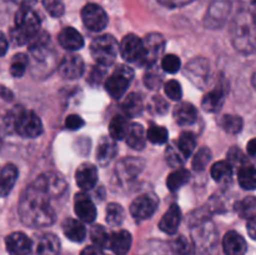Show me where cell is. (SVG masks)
I'll list each match as a JSON object with an SVG mask.
<instances>
[{"label": "cell", "instance_id": "obj_47", "mask_svg": "<svg viewBox=\"0 0 256 255\" xmlns=\"http://www.w3.org/2000/svg\"><path fill=\"white\" fill-rule=\"evenodd\" d=\"M148 108H149V110L152 112V114L162 115L168 112L169 104H168V102L164 99V98L159 96V95H155V96H152V99L150 100Z\"/></svg>", "mask_w": 256, "mask_h": 255}, {"label": "cell", "instance_id": "obj_48", "mask_svg": "<svg viewBox=\"0 0 256 255\" xmlns=\"http://www.w3.org/2000/svg\"><path fill=\"white\" fill-rule=\"evenodd\" d=\"M165 94L168 98H170L172 100H180L182 96V85L176 80H169V82L165 84Z\"/></svg>", "mask_w": 256, "mask_h": 255}, {"label": "cell", "instance_id": "obj_9", "mask_svg": "<svg viewBox=\"0 0 256 255\" xmlns=\"http://www.w3.org/2000/svg\"><path fill=\"white\" fill-rule=\"evenodd\" d=\"M32 185L49 199L50 198L60 196L65 192V188H66V182H65L64 178L55 172H42L32 182Z\"/></svg>", "mask_w": 256, "mask_h": 255}, {"label": "cell", "instance_id": "obj_12", "mask_svg": "<svg viewBox=\"0 0 256 255\" xmlns=\"http://www.w3.org/2000/svg\"><path fill=\"white\" fill-rule=\"evenodd\" d=\"M82 19L90 32H102L108 24L105 10L98 4H86L82 10Z\"/></svg>", "mask_w": 256, "mask_h": 255}, {"label": "cell", "instance_id": "obj_41", "mask_svg": "<svg viewBox=\"0 0 256 255\" xmlns=\"http://www.w3.org/2000/svg\"><path fill=\"white\" fill-rule=\"evenodd\" d=\"M28 64H29V59L25 54H16L14 55L10 64V74L14 78H22L24 72H26Z\"/></svg>", "mask_w": 256, "mask_h": 255}, {"label": "cell", "instance_id": "obj_51", "mask_svg": "<svg viewBox=\"0 0 256 255\" xmlns=\"http://www.w3.org/2000/svg\"><path fill=\"white\" fill-rule=\"evenodd\" d=\"M172 246H174L175 252H176L178 255H189L190 252H192L189 242H188L184 236L178 238L174 242V244H172Z\"/></svg>", "mask_w": 256, "mask_h": 255}, {"label": "cell", "instance_id": "obj_22", "mask_svg": "<svg viewBox=\"0 0 256 255\" xmlns=\"http://www.w3.org/2000/svg\"><path fill=\"white\" fill-rule=\"evenodd\" d=\"M222 249L225 255H245L248 244L244 238L236 232H228L222 239Z\"/></svg>", "mask_w": 256, "mask_h": 255}, {"label": "cell", "instance_id": "obj_39", "mask_svg": "<svg viewBox=\"0 0 256 255\" xmlns=\"http://www.w3.org/2000/svg\"><path fill=\"white\" fill-rule=\"evenodd\" d=\"M125 212L122 206L116 202H110L106 208V222L112 226H118L124 222Z\"/></svg>", "mask_w": 256, "mask_h": 255}, {"label": "cell", "instance_id": "obj_53", "mask_svg": "<svg viewBox=\"0 0 256 255\" xmlns=\"http://www.w3.org/2000/svg\"><path fill=\"white\" fill-rule=\"evenodd\" d=\"M85 124V122L82 120V116L76 114H72L65 119V126L69 130H78Z\"/></svg>", "mask_w": 256, "mask_h": 255}, {"label": "cell", "instance_id": "obj_50", "mask_svg": "<svg viewBox=\"0 0 256 255\" xmlns=\"http://www.w3.org/2000/svg\"><path fill=\"white\" fill-rule=\"evenodd\" d=\"M105 78H106V69H105V66H102V65L98 64L96 66H92L88 80H89V82L92 85H98L100 84Z\"/></svg>", "mask_w": 256, "mask_h": 255}, {"label": "cell", "instance_id": "obj_27", "mask_svg": "<svg viewBox=\"0 0 256 255\" xmlns=\"http://www.w3.org/2000/svg\"><path fill=\"white\" fill-rule=\"evenodd\" d=\"M62 232L69 240L74 242H82L86 238V229L82 220L79 219H65L62 222Z\"/></svg>", "mask_w": 256, "mask_h": 255}, {"label": "cell", "instance_id": "obj_34", "mask_svg": "<svg viewBox=\"0 0 256 255\" xmlns=\"http://www.w3.org/2000/svg\"><path fill=\"white\" fill-rule=\"evenodd\" d=\"M196 148V138L192 132H185L180 135L179 140H178V148L179 152L184 159L189 158L192 154L194 149Z\"/></svg>", "mask_w": 256, "mask_h": 255}, {"label": "cell", "instance_id": "obj_13", "mask_svg": "<svg viewBox=\"0 0 256 255\" xmlns=\"http://www.w3.org/2000/svg\"><path fill=\"white\" fill-rule=\"evenodd\" d=\"M142 44H144V56H142L140 65L149 66V65L155 64L165 46L162 35L158 34V32H152V34L145 36V39L142 40Z\"/></svg>", "mask_w": 256, "mask_h": 255}, {"label": "cell", "instance_id": "obj_36", "mask_svg": "<svg viewBox=\"0 0 256 255\" xmlns=\"http://www.w3.org/2000/svg\"><path fill=\"white\" fill-rule=\"evenodd\" d=\"M235 210L242 219H252L256 216V198L246 196L235 204Z\"/></svg>", "mask_w": 256, "mask_h": 255}, {"label": "cell", "instance_id": "obj_7", "mask_svg": "<svg viewBox=\"0 0 256 255\" xmlns=\"http://www.w3.org/2000/svg\"><path fill=\"white\" fill-rule=\"evenodd\" d=\"M134 78V70L128 65H119L105 82V90L112 99H120L124 96Z\"/></svg>", "mask_w": 256, "mask_h": 255}, {"label": "cell", "instance_id": "obj_23", "mask_svg": "<svg viewBox=\"0 0 256 255\" xmlns=\"http://www.w3.org/2000/svg\"><path fill=\"white\" fill-rule=\"evenodd\" d=\"M58 42H59L60 46L69 52H75L84 46V38L74 28L62 29L58 36Z\"/></svg>", "mask_w": 256, "mask_h": 255}, {"label": "cell", "instance_id": "obj_55", "mask_svg": "<svg viewBox=\"0 0 256 255\" xmlns=\"http://www.w3.org/2000/svg\"><path fill=\"white\" fill-rule=\"evenodd\" d=\"M246 228H248V234H249V236L252 238V239L256 240V216L249 219Z\"/></svg>", "mask_w": 256, "mask_h": 255}, {"label": "cell", "instance_id": "obj_6", "mask_svg": "<svg viewBox=\"0 0 256 255\" xmlns=\"http://www.w3.org/2000/svg\"><path fill=\"white\" fill-rule=\"evenodd\" d=\"M119 44L112 35L104 34L95 38L90 44V54L99 65L108 68L116 60Z\"/></svg>", "mask_w": 256, "mask_h": 255}, {"label": "cell", "instance_id": "obj_56", "mask_svg": "<svg viewBox=\"0 0 256 255\" xmlns=\"http://www.w3.org/2000/svg\"><path fill=\"white\" fill-rule=\"evenodd\" d=\"M8 52V39L2 32H0V56L6 54Z\"/></svg>", "mask_w": 256, "mask_h": 255}, {"label": "cell", "instance_id": "obj_28", "mask_svg": "<svg viewBox=\"0 0 256 255\" xmlns=\"http://www.w3.org/2000/svg\"><path fill=\"white\" fill-rule=\"evenodd\" d=\"M18 168L14 164H6L2 170H0V198H4L12 192L16 182Z\"/></svg>", "mask_w": 256, "mask_h": 255}, {"label": "cell", "instance_id": "obj_5", "mask_svg": "<svg viewBox=\"0 0 256 255\" xmlns=\"http://www.w3.org/2000/svg\"><path fill=\"white\" fill-rule=\"evenodd\" d=\"M192 242L196 255H215L218 244V232L214 224L209 220L199 222L192 228Z\"/></svg>", "mask_w": 256, "mask_h": 255}, {"label": "cell", "instance_id": "obj_26", "mask_svg": "<svg viewBox=\"0 0 256 255\" xmlns=\"http://www.w3.org/2000/svg\"><path fill=\"white\" fill-rule=\"evenodd\" d=\"M225 95H226V89L222 85H218L215 89H212L202 98V109L209 112H218L224 104Z\"/></svg>", "mask_w": 256, "mask_h": 255}, {"label": "cell", "instance_id": "obj_40", "mask_svg": "<svg viewBox=\"0 0 256 255\" xmlns=\"http://www.w3.org/2000/svg\"><path fill=\"white\" fill-rule=\"evenodd\" d=\"M90 239L94 242L95 246L108 248L109 246L110 235L108 234L106 229L102 225H94L90 230Z\"/></svg>", "mask_w": 256, "mask_h": 255}, {"label": "cell", "instance_id": "obj_21", "mask_svg": "<svg viewBox=\"0 0 256 255\" xmlns=\"http://www.w3.org/2000/svg\"><path fill=\"white\" fill-rule=\"evenodd\" d=\"M118 154V145L112 138L102 136L98 144L96 162L100 166H106Z\"/></svg>", "mask_w": 256, "mask_h": 255}, {"label": "cell", "instance_id": "obj_57", "mask_svg": "<svg viewBox=\"0 0 256 255\" xmlns=\"http://www.w3.org/2000/svg\"><path fill=\"white\" fill-rule=\"evenodd\" d=\"M246 150H248V154H249L250 156L256 158V138H254V139H252L249 142H248Z\"/></svg>", "mask_w": 256, "mask_h": 255}, {"label": "cell", "instance_id": "obj_2", "mask_svg": "<svg viewBox=\"0 0 256 255\" xmlns=\"http://www.w3.org/2000/svg\"><path fill=\"white\" fill-rule=\"evenodd\" d=\"M232 42L238 52L242 54L256 52V22L252 12H242L235 16L232 24Z\"/></svg>", "mask_w": 256, "mask_h": 255}, {"label": "cell", "instance_id": "obj_49", "mask_svg": "<svg viewBox=\"0 0 256 255\" xmlns=\"http://www.w3.org/2000/svg\"><path fill=\"white\" fill-rule=\"evenodd\" d=\"M228 162L232 166L234 165H239V166H242L246 162V158H245L244 152L239 149L238 146H232V149L228 152Z\"/></svg>", "mask_w": 256, "mask_h": 255}, {"label": "cell", "instance_id": "obj_15", "mask_svg": "<svg viewBox=\"0 0 256 255\" xmlns=\"http://www.w3.org/2000/svg\"><path fill=\"white\" fill-rule=\"evenodd\" d=\"M158 208V202L149 194L135 198L130 205V214L136 220H146L152 216Z\"/></svg>", "mask_w": 256, "mask_h": 255}, {"label": "cell", "instance_id": "obj_32", "mask_svg": "<svg viewBox=\"0 0 256 255\" xmlns=\"http://www.w3.org/2000/svg\"><path fill=\"white\" fill-rule=\"evenodd\" d=\"M129 122H128L126 116L124 115H116L112 119L109 125V136L116 142V140H122L126 136L128 129H129Z\"/></svg>", "mask_w": 256, "mask_h": 255}, {"label": "cell", "instance_id": "obj_60", "mask_svg": "<svg viewBox=\"0 0 256 255\" xmlns=\"http://www.w3.org/2000/svg\"><path fill=\"white\" fill-rule=\"evenodd\" d=\"M250 12H252V19H254L255 22H256V4H255V6L252 8V10H250Z\"/></svg>", "mask_w": 256, "mask_h": 255}, {"label": "cell", "instance_id": "obj_1", "mask_svg": "<svg viewBox=\"0 0 256 255\" xmlns=\"http://www.w3.org/2000/svg\"><path fill=\"white\" fill-rule=\"evenodd\" d=\"M18 212L22 222L30 228H45L55 222V212L50 205L49 198L32 184L22 194Z\"/></svg>", "mask_w": 256, "mask_h": 255}, {"label": "cell", "instance_id": "obj_33", "mask_svg": "<svg viewBox=\"0 0 256 255\" xmlns=\"http://www.w3.org/2000/svg\"><path fill=\"white\" fill-rule=\"evenodd\" d=\"M239 185L245 190L256 189V169L252 165H242L238 172Z\"/></svg>", "mask_w": 256, "mask_h": 255}, {"label": "cell", "instance_id": "obj_31", "mask_svg": "<svg viewBox=\"0 0 256 255\" xmlns=\"http://www.w3.org/2000/svg\"><path fill=\"white\" fill-rule=\"evenodd\" d=\"M122 109L126 118H134L142 114V109H144V102H142V95L138 92H132L128 95L122 102Z\"/></svg>", "mask_w": 256, "mask_h": 255}, {"label": "cell", "instance_id": "obj_62", "mask_svg": "<svg viewBox=\"0 0 256 255\" xmlns=\"http://www.w3.org/2000/svg\"><path fill=\"white\" fill-rule=\"evenodd\" d=\"M252 4H256V0H252Z\"/></svg>", "mask_w": 256, "mask_h": 255}, {"label": "cell", "instance_id": "obj_43", "mask_svg": "<svg viewBox=\"0 0 256 255\" xmlns=\"http://www.w3.org/2000/svg\"><path fill=\"white\" fill-rule=\"evenodd\" d=\"M169 132L162 126H152L146 132V139L152 144H165L168 142Z\"/></svg>", "mask_w": 256, "mask_h": 255}, {"label": "cell", "instance_id": "obj_16", "mask_svg": "<svg viewBox=\"0 0 256 255\" xmlns=\"http://www.w3.org/2000/svg\"><path fill=\"white\" fill-rule=\"evenodd\" d=\"M144 165L145 162L142 159L132 156L125 158L118 162L116 168H115V174L120 182H130L142 172Z\"/></svg>", "mask_w": 256, "mask_h": 255}, {"label": "cell", "instance_id": "obj_52", "mask_svg": "<svg viewBox=\"0 0 256 255\" xmlns=\"http://www.w3.org/2000/svg\"><path fill=\"white\" fill-rule=\"evenodd\" d=\"M166 162H169L172 166H179L184 162V158L179 152V150L174 149V146H170L166 150Z\"/></svg>", "mask_w": 256, "mask_h": 255}, {"label": "cell", "instance_id": "obj_45", "mask_svg": "<svg viewBox=\"0 0 256 255\" xmlns=\"http://www.w3.org/2000/svg\"><path fill=\"white\" fill-rule=\"evenodd\" d=\"M180 66H182V62H180L179 56H176V55L168 54L162 58V68L164 72H169V74H174V72H179Z\"/></svg>", "mask_w": 256, "mask_h": 255}, {"label": "cell", "instance_id": "obj_30", "mask_svg": "<svg viewBox=\"0 0 256 255\" xmlns=\"http://www.w3.org/2000/svg\"><path fill=\"white\" fill-rule=\"evenodd\" d=\"M125 140H126V144L132 149L142 150L145 146V142H146V132H145L142 125L138 124V122L130 124Z\"/></svg>", "mask_w": 256, "mask_h": 255}, {"label": "cell", "instance_id": "obj_19", "mask_svg": "<svg viewBox=\"0 0 256 255\" xmlns=\"http://www.w3.org/2000/svg\"><path fill=\"white\" fill-rule=\"evenodd\" d=\"M74 209L78 219L84 222H92L96 218V208L89 195L85 192L75 195Z\"/></svg>", "mask_w": 256, "mask_h": 255}, {"label": "cell", "instance_id": "obj_37", "mask_svg": "<svg viewBox=\"0 0 256 255\" xmlns=\"http://www.w3.org/2000/svg\"><path fill=\"white\" fill-rule=\"evenodd\" d=\"M190 179V172L186 169H176L168 176L166 186L170 192H176Z\"/></svg>", "mask_w": 256, "mask_h": 255}, {"label": "cell", "instance_id": "obj_61", "mask_svg": "<svg viewBox=\"0 0 256 255\" xmlns=\"http://www.w3.org/2000/svg\"><path fill=\"white\" fill-rule=\"evenodd\" d=\"M252 86L256 89V72L252 74Z\"/></svg>", "mask_w": 256, "mask_h": 255}, {"label": "cell", "instance_id": "obj_46", "mask_svg": "<svg viewBox=\"0 0 256 255\" xmlns=\"http://www.w3.org/2000/svg\"><path fill=\"white\" fill-rule=\"evenodd\" d=\"M42 5L52 18H60L65 12V6L62 0H42Z\"/></svg>", "mask_w": 256, "mask_h": 255}, {"label": "cell", "instance_id": "obj_29", "mask_svg": "<svg viewBox=\"0 0 256 255\" xmlns=\"http://www.w3.org/2000/svg\"><path fill=\"white\" fill-rule=\"evenodd\" d=\"M198 112L195 106L190 102H180L175 106L174 109V119L179 125L186 126V125H192L196 122Z\"/></svg>", "mask_w": 256, "mask_h": 255}, {"label": "cell", "instance_id": "obj_17", "mask_svg": "<svg viewBox=\"0 0 256 255\" xmlns=\"http://www.w3.org/2000/svg\"><path fill=\"white\" fill-rule=\"evenodd\" d=\"M85 72V64L82 56L76 54L65 55L59 65V72L65 79H78Z\"/></svg>", "mask_w": 256, "mask_h": 255}, {"label": "cell", "instance_id": "obj_3", "mask_svg": "<svg viewBox=\"0 0 256 255\" xmlns=\"http://www.w3.org/2000/svg\"><path fill=\"white\" fill-rule=\"evenodd\" d=\"M40 32V18L30 6H22L15 14V26L10 30V38L16 45L29 42Z\"/></svg>", "mask_w": 256, "mask_h": 255}, {"label": "cell", "instance_id": "obj_4", "mask_svg": "<svg viewBox=\"0 0 256 255\" xmlns=\"http://www.w3.org/2000/svg\"><path fill=\"white\" fill-rule=\"evenodd\" d=\"M6 124L24 138H38L42 132V122L32 110L15 108L6 116Z\"/></svg>", "mask_w": 256, "mask_h": 255}, {"label": "cell", "instance_id": "obj_8", "mask_svg": "<svg viewBox=\"0 0 256 255\" xmlns=\"http://www.w3.org/2000/svg\"><path fill=\"white\" fill-rule=\"evenodd\" d=\"M236 0H214L206 14L205 24L210 29L222 28L234 12Z\"/></svg>", "mask_w": 256, "mask_h": 255}, {"label": "cell", "instance_id": "obj_14", "mask_svg": "<svg viewBox=\"0 0 256 255\" xmlns=\"http://www.w3.org/2000/svg\"><path fill=\"white\" fill-rule=\"evenodd\" d=\"M60 240L52 232H42L32 242V255H59Z\"/></svg>", "mask_w": 256, "mask_h": 255}, {"label": "cell", "instance_id": "obj_25", "mask_svg": "<svg viewBox=\"0 0 256 255\" xmlns=\"http://www.w3.org/2000/svg\"><path fill=\"white\" fill-rule=\"evenodd\" d=\"M180 222H182V210L176 204H172L166 212L162 215L159 222V228L162 232L166 234H175L178 232Z\"/></svg>", "mask_w": 256, "mask_h": 255}, {"label": "cell", "instance_id": "obj_59", "mask_svg": "<svg viewBox=\"0 0 256 255\" xmlns=\"http://www.w3.org/2000/svg\"><path fill=\"white\" fill-rule=\"evenodd\" d=\"M0 96H2V99H5V100H12V92H10V90L8 89V88L0 86Z\"/></svg>", "mask_w": 256, "mask_h": 255}, {"label": "cell", "instance_id": "obj_38", "mask_svg": "<svg viewBox=\"0 0 256 255\" xmlns=\"http://www.w3.org/2000/svg\"><path fill=\"white\" fill-rule=\"evenodd\" d=\"M220 126L229 134H238L242 130L244 126V120L242 118L238 116V115L228 114L220 119Z\"/></svg>", "mask_w": 256, "mask_h": 255}, {"label": "cell", "instance_id": "obj_54", "mask_svg": "<svg viewBox=\"0 0 256 255\" xmlns=\"http://www.w3.org/2000/svg\"><path fill=\"white\" fill-rule=\"evenodd\" d=\"M80 255H104V252H102V248L95 246V245H90V246H86L85 249H82Z\"/></svg>", "mask_w": 256, "mask_h": 255}, {"label": "cell", "instance_id": "obj_44", "mask_svg": "<svg viewBox=\"0 0 256 255\" xmlns=\"http://www.w3.org/2000/svg\"><path fill=\"white\" fill-rule=\"evenodd\" d=\"M152 65H149V66H148L149 69H148V72H145L144 75V82L148 88H150V89H156V88H159L160 84H162V72H160V70L154 68Z\"/></svg>", "mask_w": 256, "mask_h": 255}, {"label": "cell", "instance_id": "obj_42", "mask_svg": "<svg viewBox=\"0 0 256 255\" xmlns=\"http://www.w3.org/2000/svg\"><path fill=\"white\" fill-rule=\"evenodd\" d=\"M212 160V152L209 148H202L192 159V168L196 172H202Z\"/></svg>", "mask_w": 256, "mask_h": 255}, {"label": "cell", "instance_id": "obj_18", "mask_svg": "<svg viewBox=\"0 0 256 255\" xmlns=\"http://www.w3.org/2000/svg\"><path fill=\"white\" fill-rule=\"evenodd\" d=\"M5 245L10 255H29L32 242L22 232H15L5 238Z\"/></svg>", "mask_w": 256, "mask_h": 255}, {"label": "cell", "instance_id": "obj_20", "mask_svg": "<svg viewBox=\"0 0 256 255\" xmlns=\"http://www.w3.org/2000/svg\"><path fill=\"white\" fill-rule=\"evenodd\" d=\"M75 182L82 190H92L98 182V169L90 162L80 165L75 172Z\"/></svg>", "mask_w": 256, "mask_h": 255}, {"label": "cell", "instance_id": "obj_24", "mask_svg": "<svg viewBox=\"0 0 256 255\" xmlns=\"http://www.w3.org/2000/svg\"><path fill=\"white\" fill-rule=\"evenodd\" d=\"M132 234L126 230H119L110 235L109 246L112 252L116 255H126L132 248Z\"/></svg>", "mask_w": 256, "mask_h": 255}, {"label": "cell", "instance_id": "obj_11", "mask_svg": "<svg viewBox=\"0 0 256 255\" xmlns=\"http://www.w3.org/2000/svg\"><path fill=\"white\" fill-rule=\"evenodd\" d=\"M184 74L189 78L192 84L202 89L206 85L210 76L209 62L204 58H195L188 62Z\"/></svg>", "mask_w": 256, "mask_h": 255}, {"label": "cell", "instance_id": "obj_58", "mask_svg": "<svg viewBox=\"0 0 256 255\" xmlns=\"http://www.w3.org/2000/svg\"><path fill=\"white\" fill-rule=\"evenodd\" d=\"M10 2H12L14 4H18L20 8H22V6H30V8H32V5L36 2V0H10Z\"/></svg>", "mask_w": 256, "mask_h": 255}, {"label": "cell", "instance_id": "obj_10", "mask_svg": "<svg viewBox=\"0 0 256 255\" xmlns=\"http://www.w3.org/2000/svg\"><path fill=\"white\" fill-rule=\"evenodd\" d=\"M119 52L128 62H142L144 56V44L142 40L135 34H128L122 38L119 44Z\"/></svg>", "mask_w": 256, "mask_h": 255}, {"label": "cell", "instance_id": "obj_35", "mask_svg": "<svg viewBox=\"0 0 256 255\" xmlns=\"http://www.w3.org/2000/svg\"><path fill=\"white\" fill-rule=\"evenodd\" d=\"M210 174H212V179L215 182H228V180H230V178L232 175V166L229 164V162L222 160V162H218L212 165V170H210Z\"/></svg>", "mask_w": 256, "mask_h": 255}]
</instances>
